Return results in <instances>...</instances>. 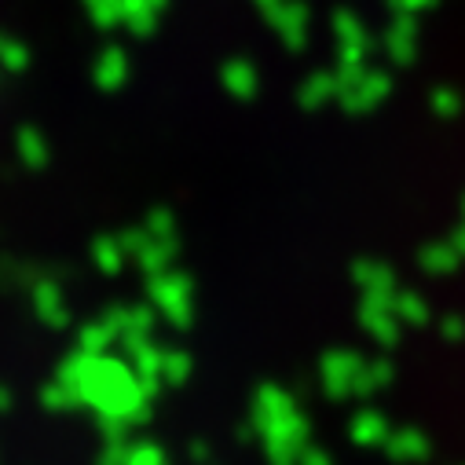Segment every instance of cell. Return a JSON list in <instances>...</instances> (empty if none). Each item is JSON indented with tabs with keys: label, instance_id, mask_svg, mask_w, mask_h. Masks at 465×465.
Returning a JSON list of instances; mask_svg holds the SVG:
<instances>
[]
</instances>
